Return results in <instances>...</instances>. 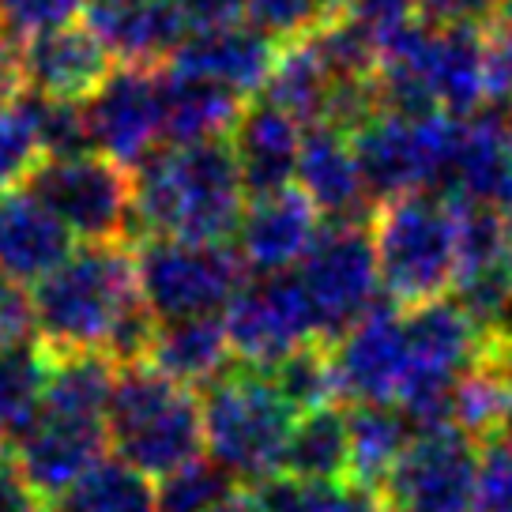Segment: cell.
<instances>
[{"instance_id":"44","label":"cell","mask_w":512,"mask_h":512,"mask_svg":"<svg viewBox=\"0 0 512 512\" xmlns=\"http://www.w3.org/2000/svg\"><path fill=\"white\" fill-rule=\"evenodd\" d=\"M501 31L512 34V0H505V12H501Z\"/></svg>"},{"instance_id":"19","label":"cell","mask_w":512,"mask_h":512,"mask_svg":"<svg viewBox=\"0 0 512 512\" xmlns=\"http://www.w3.org/2000/svg\"><path fill=\"white\" fill-rule=\"evenodd\" d=\"M72 253V234L31 189H0V275L42 283Z\"/></svg>"},{"instance_id":"20","label":"cell","mask_w":512,"mask_h":512,"mask_svg":"<svg viewBox=\"0 0 512 512\" xmlns=\"http://www.w3.org/2000/svg\"><path fill=\"white\" fill-rule=\"evenodd\" d=\"M275 61H279V46L268 34H260L249 23H230V27L192 31L170 64L192 76L223 83L245 98L253 91H264V83L275 72Z\"/></svg>"},{"instance_id":"40","label":"cell","mask_w":512,"mask_h":512,"mask_svg":"<svg viewBox=\"0 0 512 512\" xmlns=\"http://www.w3.org/2000/svg\"><path fill=\"white\" fill-rule=\"evenodd\" d=\"M490 102L512 113V34L490 38Z\"/></svg>"},{"instance_id":"28","label":"cell","mask_w":512,"mask_h":512,"mask_svg":"<svg viewBox=\"0 0 512 512\" xmlns=\"http://www.w3.org/2000/svg\"><path fill=\"white\" fill-rule=\"evenodd\" d=\"M339 83L343 80L328 72V64L317 57L309 38H302V42H290L279 49L272 80L264 83V98L309 128L324 125L332 117V98H336Z\"/></svg>"},{"instance_id":"29","label":"cell","mask_w":512,"mask_h":512,"mask_svg":"<svg viewBox=\"0 0 512 512\" xmlns=\"http://www.w3.org/2000/svg\"><path fill=\"white\" fill-rule=\"evenodd\" d=\"M452 426L464 430L471 441H486V445L512 430V384L490 358H482L456 384Z\"/></svg>"},{"instance_id":"39","label":"cell","mask_w":512,"mask_h":512,"mask_svg":"<svg viewBox=\"0 0 512 512\" xmlns=\"http://www.w3.org/2000/svg\"><path fill=\"white\" fill-rule=\"evenodd\" d=\"M177 12L189 19L192 31H211V27H230L245 23V0H174Z\"/></svg>"},{"instance_id":"33","label":"cell","mask_w":512,"mask_h":512,"mask_svg":"<svg viewBox=\"0 0 512 512\" xmlns=\"http://www.w3.org/2000/svg\"><path fill=\"white\" fill-rule=\"evenodd\" d=\"M245 23L268 34L275 46L302 42L328 23L324 0H245Z\"/></svg>"},{"instance_id":"7","label":"cell","mask_w":512,"mask_h":512,"mask_svg":"<svg viewBox=\"0 0 512 512\" xmlns=\"http://www.w3.org/2000/svg\"><path fill=\"white\" fill-rule=\"evenodd\" d=\"M27 189L80 241H117L136 226L132 177L98 151L42 159L27 177Z\"/></svg>"},{"instance_id":"32","label":"cell","mask_w":512,"mask_h":512,"mask_svg":"<svg viewBox=\"0 0 512 512\" xmlns=\"http://www.w3.org/2000/svg\"><path fill=\"white\" fill-rule=\"evenodd\" d=\"M279 392L294 403V411H317L339 400L336 366H332V347L328 343H309L302 351H294L287 362L272 369Z\"/></svg>"},{"instance_id":"2","label":"cell","mask_w":512,"mask_h":512,"mask_svg":"<svg viewBox=\"0 0 512 512\" xmlns=\"http://www.w3.org/2000/svg\"><path fill=\"white\" fill-rule=\"evenodd\" d=\"M245 177L230 140L166 144L132 174V215L144 238L226 241L245 215Z\"/></svg>"},{"instance_id":"3","label":"cell","mask_w":512,"mask_h":512,"mask_svg":"<svg viewBox=\"0 0 512 512\" xmlns=\"http://www.w3.org/2000/svg\"><path fill=\"white\" fill-rule=\"evenodd\" d=\"M106 441L113 456L166 479L204 452V407L189 384L166 377L151 362L121 366L106 411Z\"/></svg>"},{"instance_id":"26","label":"cell","mask_w":512,"mask_h":512,"mask_svg":"<svg viewBox=\"0 0 512 512\" xmlns=\"http://www.w3.org/2000/svg\"><path fill=\"white\" fill-rule=\"evenodd\" d=\"M121 366L110 354L76 351V354H53L46 388V415L72 418V422H102L110 411V396L117 388Z\"/></svg>"},{"instance_id":"47","label":"cell","mask_w":512,"mask_h":512,"mask_svg":"<svg viewBox=\"0 0 512 512\" xmlns=\"http://www.w3.org/2000/svg\"><path fill=\"white\" fill-rule=\"evenodd\" d=\"M110 4H125V0H110Z\"/></svg>"},{"instance_id":"5","label":"cell","mask_w":512,"mask_h":512,"mask_svg":"<svg viewBox=\"0 0 512 512\" xmlns=\"http://www.w3.org/2000/svg\"><path fill=\"white\" fill-rule=\"evenodd\" d=\"M373 253L381 287L396 305L448 298L460 275V208L441 192H411L377 204Z\"/></svg>"},{"instance_id":"23","label":"cell","mask_w":512,"mask_h":512,"mask_svg":"<svg viewBox=\"0 0 512 512\" xmlns=\"http://www.w3.org/2000/svg\"><path fill=\"white\" fill-rule=\"evenodd\" d=\"M230 336H226L223 317H189V320H166L155 328L147 362L189 384V388H208L230 369Z\"/></svg>"},{"instance_id":"21","label":"cell","mask_w":512,"mask_h":512,"mask_svg":"<svg viewBox=\"0 0 512 512\" xmlns=\"http://www.w3.org/2000/svg\"><path fill=\"white\" fill-rule=\"evenodd\" d=\"M302 140H305V125L294 121L287 110H279L275 102L260 98L256 106H245L238 128L230 136V147L238 155L249 196L294 185Z\"/></svg>"},{"instance_id":"43","label":"cell","mask_w":512,"mask_h":512,"mask_svg":"<svg viewBox=\"0 0 512 512\" xmlns=\"http://www.w3.org/2000/svg\"><path fill=\"white\" fill-rule=\"evenodd\" d=\"M501 223H505V245H509V253H512V204L501 208Z\"/></svg>"},{"instance_id":"18","label":"cell","mask_w":512,"mask_h":512,"mask_svg":"<svg viewBox=\"0 0 512 512\" xmlns=\"http://www.w3.org/2000/svg\"><path fill=\"white\" fill-rule=\"evenodd\" d=\"M87 23L117 57V64H147V68L174 61V53L192 34L189 19L177 12L174 0H125V4L91 0Z\"/></svg>"},{"instance_id":"31","label":"cell","mask_w":512,"mask_h":512,"mask_svg":"<svg viewBox=\"0 0 512 512\" xmlns=\"http://www.w3.org/2000/svg\"><path fill=\"white\" fill-rule=\"evenodd\" d=\"M234 490H238V479L211 456H200L159 479L155 497H159V512H211Z\"/></svg>"},{"instance_id":"41","label":"cell","mask_w":512,"mask_h":512,"mask_svg":"<svg viewBox=\"0 0 512 512\" xmlns=\"http://www.w3.org/2000/svg\"><path fill=\"white\" fill-rule=\"evenodd\" d=\"M211 512H268V509H264V501H260L256 490H234L219 509H211Z\"/></svg>"},{"instance_id":"6","label":"cell","mask_w":512,"mask_h":512,"mask_svg":"<svg viewBox=\"0 0 512 512\" xmlns=\"http://www.w3.org/2000/svg\"><path fill=\"white\" fill-rule=\"evenodd\" d=\"M140 294L151 317H219L245 283V260L226 241L144 238L136 249Z\"/></svg>"},{"instance_id":"14","label":"cell","mask_w":512,"mask_h":512,"mask_svg":"<svg viewBox=\"0 0 512 512\" xmlns=\"http://www.w3.org/2000/svg\"><path fill=\"white\" fill-rule=\"evenodd\" d=\"M320 238V211L298 185L249 196L238 223V253L256 275L294 272Z\"/></svg>"},{"instance_id":"8","label":"cell","mask_w":512,"mask_h":512,"mask_svg":"<svg viewBox=\"0 0 512 512\" xmlns=\"http://www.w3.org/2000/svg\"><path fill=\"white\" fill-rule=\"evenodd\" d=\"M230 351L238 366L272 373L294 351L320 339V324L294 272L245 279L223 313Z\"/></svg>"},{"instance_id":"46","label":"cell","mask_w":512,"mask_h":512,"mask_svg":"<svg viewBox=\"0 0 512 512\" xmlns=\"http://www.w3.org/2000/svg\"><path fill=\"white\" fill-rule=\"evenodd\" d=\"M505 441H509V445H512V430H509V433H505Z\"/></svg>"},{"instance_id":"16","label":"cell","mask_w":512,"mask_h":512,"mask_svg":"<svg viewBox=\"0 0 512 512\" xmlns=\"http://www.w3.org/2000/svg\"><path fill=\"white\" fill-rule=\"evenodd\" d=\"M27 91L83 102L113 72V53L91 23H64L23 42Z\"/></svg>"},{"instance_id":"27","label":"cell","mask_w":512,"mask_h":512,"mask_svg":"<svg viewBox=\"0 0 512 512\" xmlns=\"http://www.w3.org/2000/svg\"><path fill=\"white\" fill-rule=\"evenodd\" d=\"M283 475L305 482H347L351 479V430L347 411L328 403L305 411L294 422L283 460Z\"/></svg>"},{"instance_id":"13","label":"cell","mask_w":512,"mask_h":512,"mask_svg":"<svg viewBox=\"0 0 512 512\" xmlns=\"http://www.w3.org/2000/svg\"><path fill=\"white\" fill-rule=\"evenodd\" d=\"M332 366H336L339 400L354 403H400L411 351L403 332V305L377 302L366 317L351 324L332 343Z\"/></svg>"},{"instance_id":"12","label":"cell","mask_w":512,"mask_h":512,"mask_svg":"<svg viewBox=\"0 0 512 512\" xmlns=\"http://www.w3.org/2000/svg\"><path fill=\"white\" fill-rule=\"evenodd\" d=\"M91 147L106 159L136 170L147 155L166 147L162 72L147 64H113V72L83 98Z\"/></svg>"},{"instance_id":"38","label":"cell","mask_w":512,"mask_h":512,"mask_svg":"<svg viewBox=\"0 0 512 512\" xmlns=\"http://www.w3.org/2000/svg\"><path fill=\"white\" fill-rule=\"evenodd\" d=\"M479 512H512V445L497 437L482 452Z\"/></svg>"},{"instance_id":"22","label":"cell","mask_w":512,"mask_h":512,"mask_svg":"<svg viewBox=\"0 0 512 512\" xmlns=\"http://www.w3.org/2000/svg\"><path fill=\"white\" fill-rule=\"evenodd\" d=\"M162 110H166V144L185 147L230 140L245 113V102L223 83L192 76L170 64L162 72Z\"/></svg>"},{"instance_id":"15","label":"cell","mask_w":512,"mask_h":512,"mask_svg":"<svg viewBox=\"0 0 512 512\" xmlns=\"http://www.w3.org/2000/svg\"><path fill=\"white\" fill-rule=\"evenodd\" d=\"M106 426L102 422H72V418L42 415L16 448V467L38 505H61L64 494L102 460Z\"/></svg>"},{"instance_id":"45","label":"cell","mask_w":512,"mask_h":512,"mask_svg":"<svg viewBox=\"0 0 512 512\" xmlns=\"http://www.w3.org/2000/svg\"><path fill=\"white\" fill-rule=\"evenodd\" d=\"M31 512H61V509H53V505H34Z\"/></svg>"},{"instance_id":"1","label":"cell","mask_w":512,"mask_h":512,"mask_svg":"<svg viewBox=\"0 0 512 512\" xmlns=\"http://www.w3.org/2000/svg\"><path fill=\"white\" fill-rule=\"evenodd\" d=\"M34 317L53 354L98 351L117 366L147 362L159 328L140 294L136 256L117 241H83L34 283Z\"/></svg>"},{"instance_id":"11","label":"cell","mask_w":512,"mask_h":512,"mask_svg":"<svg viewBox=\"0 0 512 512\" xmlns=\"http://www.w3.org/2000/svg\"><path fill=\"white\" fill-rule=\"evenodd\" d=\"M482 452L464 430L415 433L377 490L388 512H479Z\"/></svg>"},{"instance_id":"36","label":"cell","mask_w":512,"mask_h":512,"mask_svg":"<svg viewBox=\"0 0 512 512\" xmlns=\"http://www.w3.org/2000/svg\"><path fill=\"white\" fill-rule=\"evenodd\" d=\"M343 16L351 19V23H358L366 34H373L384 49L388 38H396L411 23H418V8L415 0H347Z\"/></svg>"},{"instance_id":"24","label":"cell","mask_w":512,"mask_h":512,"mask_svg":"<svg viewBox=\"0 0 512 512\" xmlns=\"http://www.w3.org/2000/svg\"><path fill=\"white\" fill-rule=\"evenodd\" d=\"M53 351L42 339L0 343V433L19 445L46 415V388Z\"/></svg>"},{"instance_id":"34","label":"cell","mask_w":512,"mask_h":512,"mask_svg":"<svg viewBox=\"0 0 512 512\" xmlns=\"http://www.w3.org/2000/svg\"><path fill=\"white\" fill-rule=\"evenodd\" d=\"M46 159L31 121L23 117L16 102L0 106V189H12L16 181H27L31 170Z\"/></svg>"},{"instance_id":"4","label":"cell","mask_w":512,"mask_h":512,"mask_svg":"<svg viewBox=\"0 0 512 512\" xmlns=\"http://www.w3.org/2000/svg\"><path fill=\"white\" fill-rule=\"evenodd\" d=\"M204 452L238 482H268L283 475L298 411L264 369H226L200 396Z\"/></svg>"},{"instance_id":"42","label":"cell","mask_w":512,"mask_h":512,"mask_svg":"<svg viewBox=\"0 0 512 512\" xmlns=\"http://www.w3.org/2000/svg\"><path fill=\"white\" fill-rule=\"evenodd\" d=\"M486 358L494 362L505 377H509V384H512V343H490V351H486Z\"/></svg>"},{"instance_id":"25","label":"cell","mask_w":512,"mask_h":512,"mask_svg":"<svg viewBox=\"0 0 512 512\" xmlns=\"http://www.w3.org/2000/svg\"><path fill=\"white\" fill-rule=\"evenodd\" d=\"M347 430H351V479L347 482L377 494L411 445L415 426L392 403H354L347 411Z\"/></svg>"},{"instance_id":"9","label":"cell","mask_w":512,"mask_h":512,"mask_svg":"<svg viewBox=\"0 0 512 512\" xmlns=\"http://www.w3.org/2000/svg\"><path fill=\"white\" fill-rule=\"evenodd\" d=\"M305 298L320 324V339H339L366 317L381 294V268L373 253V234L358 223H332L320 230L313 249L294 268Z\"/></svg>"},{"instance_id":"30","label":"cell","mask_w":512,"mask_h":512,"mask_svg":"<svg viewBox=\"0 0 512 512\" xmlns=\"http://www.w3.org/2000/svg\"><path fill=\"white\" fill-rule=\"evenodd\" d=\"M61 512H159V497L155 486L144 471L117 460V456H102L87 475H83L64 501L57 505Z\"/></svg>"},{"instance_id":"37","label":"cell","mask_w":512,"mask_h":512,"mask_svg":"<svg viewBox=\"0 0 512 512\" xmlns=\"http://www.w3.org/2000/svg\"><path fill=\"white\" fill-rule=\"evenodd\" d=\"M418 19L430 27H467L479 31L486 23L501 19L505 0H415Z\"/></svg>"},{"instance_id":"10","label":"cell","mask_w":512,"mask_h":512,"mask_svg":"<svg viewBox=\"0 0 512 512\" xmlns=\"http://www.w3.org/2000/svg\"><path fill=\"white\" fill-rule=\"evenodd\" d=\"M351 140L373 204H388L411 192H433L452 140V117L448 113L403 117L377 110L366 125L354 128Z\"/></svg>"},{"instance_id":"35","label":"cell","mask_w":512,"mask_h":512,"mask_svg":"<svg viewBox=\"0 0 512 512\" xmlns=\"http://www.w3.org/2000/svg\"><path fill=\"white\" fill-rule=\"evenodd\" d=\"M87 4L91 0H0V27H8L16 42H27L34 34L76 23Z\"/></svg>"},{"instance_id":"17","label":"cell","mask_w":512,"mask_h":512,"mask_svg":"<svg viewBox=\"0 0 512 512\" xmlns=\"http://www.w3.org/2000/svg\"><path fill=\"white\" fill-rule=\"evenodd\" d=\"M294 185L332 223H358V215L373 204L351 132H343L339 125L305 128Z\"/></svg>"}]
</instances>
